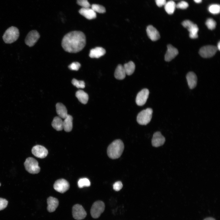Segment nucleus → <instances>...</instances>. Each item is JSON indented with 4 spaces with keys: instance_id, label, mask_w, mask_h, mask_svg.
<instances>
[{
    "instance_id": "nucleus-30",
    "label": "nucleus",
    "mask_w": 220,
    "mask_h": 220,
    "mask_svg": "<svg viewBox=\"0 0 220 220\" xmlns=\"http://www.w3.org/2000/svg\"><path fill=\"white\" fill-rule=\"evenodd\" d=\"M91 8L96 13H104L106 12V9L104 7L97 4H92L91 6Z\"/></svg>"
},
{
    "instance_id": "nucleus-5",
    "label": "nucleus",
    "mask_w": 220,
    "mask_h": 220,
    "mask_svg": "<svg viewBox=\"0 0 220 220\" xmlns=\"http://www.w3.org/2000/svg\"><path fill=\"white\" fill-rule=\"evenodd\" d=\"M24 165L26 170L31 174H37L40 171V168L38 162L33 157L27 158Z\"/></svg>"
},
{
    "instance_id": "nucleus-17",
    "label": "nucleus",
    "mask_w": 220,
    "mask_h": 220,
    "mask_svg": "<svg viewBox=\"0 0 220 220\" xmlns=\"http://www.w3.org/2000/svg\"><path fill=\"white\" fill-rule=\"evenodd\" d=\"M79 13L87 19L92 20L96 17V13L91 8H82L79 11Z\"/></svg>"
},
{
    "instance_id": "nucleus-3",
    "label": "nucleus",
    "mask_w": 220,
    "mask_h": 220,
    "mask_svg": "<svg viewBox=\"0 0 220 220\" xmlns=\"http://www.w3.org/2000/svg\"><path fill=\"white\" fill-rule=\"evenodd\" d=\"M19 35L18 28L15 27L11 26L5 31L2 36V38L5 43L11 44L17 40Z\"/></svg>"
},
{
    "instance_id": "nucleus-31",
    "label": "nucleus",
    "mask_w": 220,
    "mask_h": 220,
    "mask_svg": "<svg viewBox=\"0 0 220 220\" xmlns=\"http://www.w3.org/2000/svg\"><path fill=\"white\" fill-rule=\"evenodd\" d=\"M72 84L78 88H84L85 87V83L84 81L78 80L73 79L72 81Z\"/></svg>"
},
{
    "instance_id": "nucleus-11",
    "label": "nucleus",
    "mask_w": 220,
    "mask_h": 220,
    "mask_svg": "<svg viewBox=\"0 0 220 220\" xmlns=\"http://www.w3.org/2000/svg\"><path fill=\"white\" fill-rule=\"evenodd\" d=\"M69 182L64 179H60L56 181L53 185L54 189L57 191L64 193L69 189Z\"/></svg>"
},
{
    "instance_id": "nucleus-42",
    "label": "nucleus",
    "mask_w": 220,
    "mask_h": 220,
    "mask_svg": "<svg viewBox=\"0 0 220 220\" xmlns=\"http://www.w3.org/2000/svg\"><path fill=\"white\" fill-rule=\"evenodd\" d=\"M1 185V183H0V186Z\"/></svg>"
},
{
    "instance_id": "nucleus-22",
    "label": "nucleus",
    "mask_w": 220,
    "mask_h": 220,
    "mask_svg": "<svg viewBox=\"0 0 220 220\" xmlns=\"http://www.w3.org/2000/svg\"><path fill=\"white\" fill-rule=\"evenodd\" d=\"M72 120V116L68 114L64 119L63 121V129L66 132H69L72 130L73 127Z\"/></svg>"
},
{
    "instance_id": "nucleus-34",
    "label": "nucleus",
    "mask_w": 220,
    "mask_h": 220,
    "mask_svg": "<svg viewBox=\"0 0 220 220\" xmlns=\"http://www.w3.org/2000/svg\"><path fill=\"white\" fill-rule=\"evenodd\" d=\"M81 66L80 64L78 62H73L69 65L68 67L71 70L78 71Z\"/></svg>"
},
{
    "instance_id": "nucleus-39",
    "label": "nucleus",
    "mask_w": 220,
    "mask_h": 220,
    "mask_svg": "<svg viewBox=\"0 0 220 220\" xmlns=\"http://www.w3.org/2000/svg\"><path fill=\"white\" fill-rule=\"evenodd\" d=\"M204 220H215L214 218L211 217H208L206 218Z\"/></svg>"
},
{
    "instance_id": "nucleus-32",
    "label": "nucleus",
    "mask_w": 220,
    "mask_h": 220,
    "mask_svg": "<svg viewBox=\"0 0 220 220\" xmlns=\"http://www.w3.org/2000/svg\"><path fill=\"white\" fill-rule=\"evenodd\" d=\"M205 24L207 28L211 30L214 29L216 25L215 21L211 18H208Z\"/></svg>"
},
{
    "instance_id": "nucleus-28",
    "label": "nucleus",
    "mask_w": 220,
    "mask_h": 220,
    "mask_svg": "<svg viewBox=\"0 0 220 220\" xmlns=\"http://www.w3.org/2000/svg\"><path fill=\"white\" fill-rule=\"evenodd\" d=\"M78 185L79 188L84 187H89L90 185V180L87 178H83L80 179L78 182Z\"/></svg>"
},
{
    "instance_id": "nucleus-35",
    "label": "nucleus",
    "mask_w": 220,
    "mask_h": 220,
    "mask_svg": "<svg viewBox=\"0 0 220 220\" xmlns=\"http://www.w3.org/2000/svg\"><path fill=\"white\" fill-rule=\"evenodd\" d=\"M188 6V3L185 1H182L176 5L177 8L182 9H186Z\"/></svg>"
},
{
    "instance_id": "nucleus-23",
    "label": "nucleus",
    "mask_w": 220,
    "mask_h": 220,
    "mask_svg": "<svg viewBox=\"0 0 220 220\" xmlns=\"http://www.w3.org/2000/svg\"><path fill=\"white\" fill-rule=\"evenodd\" d=\"M126 73L123 66L119 64L117 67L114 73L115 78L119 80H122L126 77Z\"/></svg>"
},
{
    "instance_id": "nucleus-18",
    "label": "nucleus",
    "mask_w": 220,
    "mask_h": 220,
    "mask_svg": "<svg viewBox=\"0 0 220 220\" xmlns=\"http://www.w3.org/2000/svg\"><path fill=\"white\" fill-rule=\"evenodd\" d=\"M47 210L50 212L54 211L59 205L58 200L55 197L50 196L47 199Z\"/></svg>"
},
{
    "instance_id": "nucleus-9",
    "label": "nucleus",
    "mask_w": 220,
    "mask_h": 220,
    "mask_svg": "<svg viewBox=\"0 0 220 220\" xmlns=\"http://www.w3.org/2000/svg\"><path fill=\"white\" fill-rule=\"evenodd\" d=\"M40 37V35L37 31L31 30L29 32L25 38V43L29 47H32L37 42Z\"/></svg>"
},
{
    "instance_id": "nucleus-41",
    "label": "nucleus",
    "mask_w": 220,
    "mask_h": 220,
    "mask_svg": "<svg viewBox=\"0 0 220 220\" xmlns=\"http://www.w3.org/2000/svg\"><path fill=\"white\" fill-rule=\"evenodd\" d=\"M218 50H220V42H219L217 45V47Z\"/></svg>"
},
{
    "instance_id": "nucleus-36",
    "label": "nucleus",
    "mask_w": 220,
    "mask_h": 220,
    "mask_svg": "<svg viewBox=\"0 0 220 220\" xmlns=\"http://www.w3.org/2000/svg\"><path fill=\"white\" fill-rule=\"evenodd\" d=\"M8 201L6 199L0 198V211L4 209L7 206Z\"/></svg>"
},
{
    "instance_id": "nucleus-4",
    "label": "nucleus",
    "mask_w": 220,
    "mask_h": 220,
    "mask_svg": "<svg viewBox=\"0 0 220 220\" xmlns=\"http://www.w3.org/2000/svg\"><path fill=\"white\" fill-rule=\"evenodd\" d=\"M152 110L148 108L140 112L138 115L137 121L141 125H146L150 121L152 116Z\"/></svg>"
},
{
    "instance_id": "nucleus-15",
    "label": "nucleus",
    "mask_w": 220,
    "mask_h": 220,
    "mask_svg": "<svg viewBox=\"0 0 220 220\" xmlns=\"http://www.w3.org/2000/svg\"><path fill=\"white\" fill-rule=\"evenodd\" d=\"M178 53V51L176 48L171 45H168L167 46V50L165 55V60L167 61H170L174 59Z\"/></svg>"
},
{
    "instance_id": "nucleus-24",
    "label": "nucleus",
    "mask_w": 220,
    "mask_h": 220,
    "mask_svg": "<svg viewBox=\"0 0 220 220\" xmlns=\"http://www.w3.org/2000/svg\"><path fill=\"white\" fill-rule=\"evenodd\" d=\"M75 96L82 103L86 104L87 103L89 99L88 95L84 91L82 90H78L76 92Z\"/></svg>"
},
{
    "instance_id": "nucleus-26",
    "label": "nucleus",
    "mask_w": 220,
    "mask_h": 220,
    "mask_svg": "<svg viewBox=\"0 0 220 220\" xmlns=\"http://www.w3.org/2000/svg\"><path fill=\"white\" fill-rule=\"evenodd\" d=\"M164 6L166 11L169 14H172L176 7V4L175 2L171 0L166 2Z\"/></svg>"
},
{
    "instance_id": "nucleus-1",
    "label": "nucleus",
    "mask_w": 220,
    "mask_h": 220,
    "mask_svg": "<svg viewBox=\"0 0 220 220\" xmlns=\"http://www.w3.org/2000/svg\"><path fill=\"white\" fill-rule=\"evenodd\" d=\"M86 44L85 34L82 31H74L70 32L63 37L62 46L66 52L76 53L82 50Z\"/></svg>"
},
{
    "instance_id": "nucleus-2",
    "label": "nucleus",
    "mask_w": 220,
    "mask_h": 220,
    "mask_svg": "<svg viewBox=\"0 0 220 220\" xmlns=\"http://www.w3.org/2000/svg\"><path fill=\"white\" fill-rule=\"evenodd\" d=\"M124 149V145L122 141L120 139H116L108 146L107 150V155L111 159H116L121 156Z\"/></svg>"
},
{
    "instance_id": "nucleus-8",
    "label": "nucleus",
    "mask_w": 220,
    "mask_h": 220,
    "mask_svg": "<svg viewBox=\"0 0 220 220\" xmlns=\"http://www.w3.org/2000/svg\"><path fill=\"white\" fill-rule=\"evenodd\" d=\"M72 214L73 218L77 220L83 219L87 215L86 212L83 207L78 204H75L73 206Z\"/></svg>"
},
{
    "instance_id": "nucleus-16",
    "label": "nucleus",
    "mask_w": 220,
    "mask_h": 220,
    "mask_svg": "<svg viewBox=\"0 0 220 220\" xmlns=\"http://www.w3.org/2000/svg\"><path fill=\"white\" fill-rule=\"evenodd\" d=\"M146 32L148 37L152 41H156L160 37V35L157 30L152 26L149 25L146 28Z\"/></svg>"
},
{
    "instance_id": "nucleus-21",
    "label": "nucleus",
    "mask_w": 220,
    "mask_h": 220,
    "mask_svg": "<svg viewBox=\"0 0 220 220\" xmlns=\"http://www.w3.org/2000/svg\"><path fill=\"white\" fill-rule=\"evenodd\" d=\"M56 107V112L58 116L61 118L65 119L68 115L66 107L61 103H57Z\"/></svg>"
},
{
    "instance_id": "nucleus-12",
    "label": "nucleus",
    "mask_w": 220,
    "mask_h": 220,
    "mask_svg": "<svg viewBox=\"0 0 220 220\" xmlns=\"http://www.w3.org/2000/svg\"><path fill=\"white\" fill-rule=\"evenodd\" d=\"M149 94V90L146 88L143 89L139 92L136 98V102L138 106L144 105L146 102Z\"/></svg>"
},
{
    "instance_id": "nucleus-19",
    "label": "nucleus",
    "mask_w": 220,
    "mask_h": 220,
    "mask_svg": "<svg viewBox=\"0 0 220 220\" xmlns=\"http://www.w3.org/2000/svg\"><path fill=\"white\" fill-rule=\"evenodd\" d=\"M106 53L105 49L101 47H96L92 49L89 56L91 58H99L103 56Z\"/></svg>"
},
{
    "instance_id": "nucleus-25",
    "label": "nucleus",
    "mask_w": 220,
    "mask_h": 220,
    "mask_svg": "<svg viewBox=\"0 0 220 220\" xmlns=\"http://www.w3.org/2000/svg\"><path fill=\"white\" fill-rule=\"evenodd\" d=\"M52 126L56 130H61L63 129V121L59 117H55L52 122Z\"/></svg>"
},
{
    "instance_id": "nucleus-40",
    "label": "nucleus",
    "mask_w": 220,
    "mask_h": 220,
    "mask_svg": "<svg viewBox=\"0 0 220 220\" xmlns=\"http://www.w3.org/2000/svg\"><path fill=\"white\" fill-rule=\"evenodd\" d=\"M194 1L196 3H200L201 2L202 0H194Z\"/></svg>"
},
{
    "instance_id": "nucleus-10",
    "label": "nucleus",
    "mask_w": 220,
    "mask_h": 220,
    "mask_svg": "<svg viewBox=\"0 0 220 220\" xmlns=\"http://www.w3.org/2000/svg\"><path fill=\"white\" fill-rule=\"evenodd\" d=\"M217 50V47L215 46L212 45L206 46L200 49L199 53L204 58H209L215 55Z\"/></svg>"
},
{
    "instance_id": "nucleus-14",
    "label": "nucleus",
    "mask_w": 220,
    "mask_h": 220,
    "mask_svg": "<svg viewBox=\"0 0 220 220\" xmlns=\"http://www.w3.org/2000/svg\"><path fill=\"white\" fill-rule=\"evenodd\" d=\"M165 141V139L159 131L155 132L153 134L152 140V145L157 147L163 145Z\"/></svg>"
},
{
    "instance_id": "nucleus-37",
    "label": "nucleus",
    "mask_w": 220,
    "mask_h": 220,
    "mask_svg": "<svg viewBox=\"0 0 220 220\" xmlns=\"http://www.w3.org/2000/svg\"><path fill=\"white\" fill-rule=\"evenodd\" d=\"M123 185L122 182L120 181L115 182L113 185V189L116 191H119L122 188Z\"/></svg>"
},
{
    "instance_id": "nucleus-6",
    "label": "nucleus",
    "mask_w": 220,
    "mask_h": 220,
    "mask_svg": "<svg viewBox=\"0 0 220 220\" xmlns=\"http://www.w3.org/2000/svg\"><path fill=\"white\" fill-rule=\"evenodd\" d=\"M105 208L104 203L100 200L94 202L91 207L90 214L92 218H98L104 212Z\"/></svg>"
},
{
    "instance_id": "nucleus-29",
    "label": "nucleus",
    "mask_w": 220,
    "mask_h": 220,
    "mask_svg": "<svg viewBox=\"0 0 220 220\" xmlns=\"http://www.w3.org/2000/svg\"><path fill=\"white\" fill-rule=\"evenodd\" d=\"M208 10L212 14H218L220 11V5L217 4L211 5L209 6Z\"/></svg>"
},
{
    "instance_id": "nucleus-20",
    "label": "nucleus",
    "mask_w": 220,
    "mask_h": 220,
    "mask_svg": "<svg viewBox=\"0 0 220 220\" xmlns=\"http://www.w3.org/2000/svg\"><path fill=\"white\" fill-rule=\"evenodd\" d=\"M186 78L189 87L190 89L194 88L196 86L197 77L195 73L190 72L187 75Z\"/></svg>"
},
{
    "instance_id": "nucleus-7",
    "label": "nucleus",
    "mask_w": 220,
    "mask_h": 220,
    "mask_svg": "<svg viewBox=\"0 0 220 220\" xmlns=\"http://www.w3.org/2000/svg\"><path fill=\"white\" fill-rule=\"evenodd\" d=\"M183 26L187 29L189 32V36L191 38H196L198 37L197 33L199 28L196 24L189 20H186L182 23Z\"/></svg>"
},
{
    "instance_id": "nucleus-13",
    "label": "nucleus",
    "mask_w": 220,
    "mask_h": 220,
    "mask_svg": "<svg viewBox=\"0 0 220 220\" xmlns=\"http://www.w3.org/2000/svg\"><path fill=\"white\" fill-rule=\"evenodd\" d=\"M31 152L34 156L40 158L46 157L48 154V151L46 148L39 145L34 146L32 148Z\"/></svg>"
},
{
    "instance_id": "nucleus-38",
    "label": "nucleus",
    "mask_w": 220,
    "mask_h": 220,
    "mask_svg": "<svg viewBox=\"0 0 220 220\" xmlns=\"http://www.w3.org/2000/svg\"><path fill=\"white\" fill-rule=\"evenodd\" d=\"M156 5L159 7L164 5L166 2V0H155Z\"/></svg>"
},
{
    "instance_id": "nucleus-33",
    "label": "nucleus",
    "mask_w": 220,
    "mask_h": 220,
    "mask_svg": "<svg viewBox=\"0 0 220 220\" xmlns=\"http://www.w3.org/2000/svg\"><path fill=\"white\" fill-rule=\"evenodd\" d=\"M77 3L82 8H90L91 6L88 0H77Z\"/></svg>"
},
{
    "instance_id": "nucleus-27",
    "label": "nucleus",
    "mask_w": 220,
    "mask_h": 220,
    "mask_svg": "<svg viewBox=\"0 0 220 220\" xmlns=\"http://www.w3.org/2000/svg\"><path fill=\"white\" fill-rule=\"evenodd\" d=\"M123 67L126 74L130 75L133 74L134 72L135 66L134 63L133 61H130L125 64Z\"/></svg>"
}]
</instances>
